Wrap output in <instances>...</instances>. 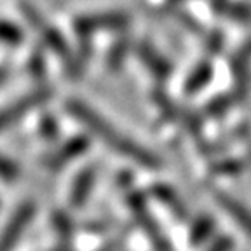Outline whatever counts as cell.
Returning <instances> with one entry per match:
<instances>
[{
    "instance_id": "obj_1",
    "label": "cell",
    "mask_w": 251,
    "mask_h": 251,
    "mask_svg": "<svg viewBox=\"0 0 251 251\" xmlns=\"http://www.w3.org/2000/svg\"><path fill=\"white\" fill-rule=\"evenodd\" d=\"M67 110L72 117L82 122L91 133L96 134L103 143H106L110 149H114L121 155L127 157L133 162L143 166L145 169H150V171L161 168V159L152 150L136 143L127 134H122L114 124H110L103 115H100L87 103L80 101V100H70V101H67Z\"/></svg>"
},
{
    "instance_id": "obj_2",
    "label": "cell",
    "mask_w": 251,
    "mask_h": 251,
    "mask_svg": "<svg viewBox=\"0 0 251 251\" xmlns=\"http://www.w3.org/2000/svg\"><path fill=\"white\" fill-rule=\"evenodd\" d=\"M127 202H129V208H131V211H133L134 220L138 222L141 230L147 234V237H149L150 243L153 244V248H155L157 251H173V246H171V243H169V239L164 237L161 227L157 225L155 218L150 215L145 199H143L140 194H133V196H129Z\"/></svg>"
},
{
    "instance_id": "obj_3",
    "label": "cell",
    "mask_w": 251,
    "mask_h": 251,
    "mask_svg": "<svg viewBox=\"0 0 251 251\" xmlns=\"http://www.w3.org/2000/svg\"><path fill=\"white\" fill-rule=\"evenodd\" d=\"M129 25V16L122 11H106L98 14H84L74 21L77 33L89 37L93 31L103 30H122Z\"/></svg>"
},
{
    "instance_id": "obj_4",
    "label": "cell",
    "mask_w": 251,
    "mask_h": 251,
    "mask_svg": "<svg viewBox=\"0 0 251 251\" xmlns=\"http://www.w3.org/2000/svg\"><path fill=\"white\" fill-rule=\"evenodd\" d=\"M33 215H35V206L31 202H23L16 209L14 215L9 218L7 225H5L4 234H2V251H11L18 244Z\"/></svg>"
},
{
    "instance_id": "obj_5",
    "label": "cell",
    "mask_w": 251,
    "mask_h": 251,
    "mask_svg": "<svg viewBox=\"0 0 251 251\" xmlns=\"http://www.w3.org/2000/svg\"><path fill=\"white\" fill-rule=\"evenodd\" d=\"M51 94L52 93L49 87H40V89H35V91H31V93L25 94L23 98L18 100L16 103H12L11 106H7V108L2 112V126L7 127L12 122L20 121V119L25 117L30 110L37 108V106H40L42 103H46L47 100L51 98Z\"/></svg>"
},
{
    "instance_id": "obj_6",
    "label": "cell",
    "mask_w": 251,
    "mask_h": 251,
    "mask_svg": "<svg viewBox=\"0 0 251 251\" xmlns=\"http://www.w3.org/2000/svg\"><path fill=\"white\" fill-rule=\"evenodd\" d=\"M215 201L235 224L251 237V209L224 190H215Z\"/></svg>"
},
{
    "instance_id": "obj_7",
    "label": "cell",
    "mask_w": 251,
    "mask_h": 251,
    "mask_svg": "<svg viewBox=\"0 0 251 251\" xmlns=\"http://www.w3.org/2000/svg\"><path fill=\"white\" fill-rule=\"evenodd\" d=\"M138 52V58L141 59V63L147 67V70L153 75L155 78H168L171 75V63L161 54V52L153 49L150 44L147 42H141L136 49Z\"/></svg>"
},
{
    "instance_id": "obj_8",
    "label": "cell",
    "mask_w": 251,
    "mask_h": 251,
    "mask_svg": "<svg viewBox=\"0 0 251 251\" xmlns=\"http://www.w3.org/2000/svg\"><path fill=\"white\" fill-rule=\"evenodd\" d=\"M89 149V140L84 136H75L72 140L65 141L58 149V152L49 159L47 166L51 169H61L63 166H67L68 162L75 161L77 157L82 155L86 150Z\"/></svg>"
},
{
    "instance_id": "obj_9",
    "label": "cell",
    "mask_w": 251,
    "mask_h": 251,
    "mask_svg": "<svg viewBox=\"0 0 251 251\" xmlns=\"http://www.w3.org/2000/svg\"><path fill=\"white\" fill-rule=\"evenodd\" d=\"M96 181V169L93 166H87L82 171L75 176L74 183L70 188V196H68V202L72 208H80L86 204V201L89 199V194L93 190V185Z\"/></svg>"
},
{
    "instance_id": "obj_10",
    "label": "cell",
    "mask_w": 251,
    "mask_h": 251,
    "mask_svg": "<svg viewBox=\"0 0 251 251\" xmlns=\"http://www.w3.org/2000/svg\"><path fill=\"white\" fill-rule=\"evenodd\" d=\"M39 31L42 33L44 42L47 44V47H49L52 52H56V54H58L63 61L67 63L68 70H70L72 65H74L75 56H72V51H70V47H68V42H67V39L63 37L61 31H59L58 28H54V26H49L47 23L44 25Z\"/></svg>"
},
{
    "instance_id": "obj_11",
    "label": "cell",
    "mask_w": 251,
    "mask_h": 251,
    "mask_svg": "<svg viewBox=\"0 0 251 251\" xmlns=\"http://www.w3.org/2000/svg\"><path fill=\"white\" fill-rule=\"evenodd\" d=\"M152 196L155 197V199L159 201L162 206H166V208H168L173 215L176 216V218L187 220L188 211H187V208H185V204L181 202V199L178 197V194L175 192L169 185L155 183L152 187Z\"/></svg>"
},
{
    "instance_id": "obj_12",
    "label": "cell",
    "mask_w": 251,
    "mask_h": 251,
    "mask_svg": "<svg viewBox=\"0 0 251 251\" xmlns=\"http://www.w3.org/2000/svg\"><path fill=\"white\" fill-rule=\"evenodd\" d=\"M213 74H215V70H213V65L209 61L197 63L196 67L192 68V72L185 78V86H183L185 93L196 94V93H199V91H202L204 87L211 82Z\"/></svg>"
},
{
    "instance_id": "obj_13",
    "label": "cell",
    "mask_w": 251,
    "mask_h": 251,
    "mask_svg": "<svg viewBox=\"0 0 251 251\" xmlns=\"http://www.w3.org/2000/svg\"><path fill=\"white\" fill-rule=\"evenodd\" d=\"M250 61H251V39L232 58V72H234V77L237 80V87H239L241 93H244V87H246Z\"/></svg>"
},
{
    "instance_id": "obj_14",
    "label": "cell",
    "mask_w": 251,
    "mask_h": 251,
    "mask_svg": "<svg viewBox=\"0 0 251 251\" xmlns=\"http://www.w3.org/2000/svg\"><path fill=\"white\" fill-rule=\"evenodd\" d=\"M213 230H215V222L209 216H201L196 220V224L190 228V234H188V239L192 246H201L206 241L211 237Z\"/></svg>"
},
{
    "instance_id": "obj_15",
    "label": "cell",
    "mask_w": 251,
    "mask_h": 251,
    "mask_svg": "<svg viewBox=\"0 0 251 251\" xmlns=\"http://www.w3.org/2000/svg\"><path fill=\"white\" fill-rule=\"evenodd\" d=\"M126 54H127V40H119L115 46H112V49L108 52V58H106L108 68L117 72L122 67V63H124Z\"/></svg>"
},
{
    "instance_id": "obj_16",
    "label": "cell",
    "mask_w": 251,
    "mask_h": 251,
    "mask_svg": "<svg viewBox=\"0 0 251 251\" xmlns=\"http://www.w3.org/2000/svg\"><path fill=\"white\" fill-rule=\"evenodd\" d=\"M0 37L9 46H18L23 40V31L20 30V26H16L14 23L5 20L2 23V26H0Z\"/></svg>"
},
{
    "instance_id": "obj_17",
    "label": "cell",
    "mask_w": 251,
    "mask_h": 251,
    "mask_svg": "<svg viewBox=\"0 0 251 251\" xmlns=\"http://www.w3.org/2000/svg\"><path fill=\"white\" fill-rule=\"evenodd\" d=\"M241 162L237 159H224V161H218L213 164L211 171L215 175H224V176H235V175H239L241 173Z\"/></svg>"
},
{
    "instance_id": "obj_18",
    "label": "cell",
    "mask_w": 251,
    "mask_h": 251,
    "mask_svg": "<svg viewBox=\"0 0 251 251\" xmlns=\"http://www.w3.org/2000/svg\"><path fill=\"white\" fill-rule=\"evenodd\" d=\"M40 136L44 138L46 141H54L56 138H58L59 134V127H58V121H56L52 115H44L42 119H40Z\"/></svg>"
},
{
    "instance_id": "obj_19",
    "label": "cell",
    "mask_w": 251,
    "mask_h": 251,
    "mask_svg": "<svg viewBox=\"0 0 251 251\" xmlns=\"http://www.w3.org/2000/svg\"><path fill=\"white\" fill-rule=\"evenodd\" d=\"M227 16H230L234 21H239V23H248L251 21V7L243 2H237V4H228L225 9Z\"/></svg>"
},
{
    "instance_id": "obj_20",
    "label": "cell",
    "mask_w": 251,
    "mask_h": 251,
    "mask_svg": "<svg viewBox=\"0 0 251 251\" xmlns=\"http://www.w3.org/2000/svg\"><path fill=\"white\" fill-rule=\"evenodd\" d=\"M54 228L59 235H61L63 241H68L72 237V222L68 220V216L65 213L58 211L54 213Z\"/></svg>"
},
{
    "instance_id": "obj_21",
    "label": "cell",
    "mask_w": 251,
    "mask_h": 251,
    "mask_svg": "<svg viewBox=\"0 0 251 251\" xmlns=\"http://www.w3.org/2000/svg\"><path fill=\"white\" fill-rule=\"evenodd\" d=\"M230 96H216L206 105V110H208L209 115H224L230 106Z\"/></svg>"
},
{
    "instance_id": "obj_22",
    "label": "cell",
    "mask_w": 251,
    "mask_h": 251,
    "mask_svg": "<svg viewBox=\"0 0 251 251\" xmlns=\"http://www.w3.org/2000/svg\"><path fill=\"white\" fill-rule=\"evenodd\" d=\"M0 175H2V180H4L5 183H11V181H14L16 176H18V168H16L14 162H12L11 159H7V157H4V159H2Z\"/></svg>"
},
{
    "instance_id": "obj_23",
    "label": "cell",
    "mask_w": 251,
    "mask_h": 251,
    "mask_svg": "<svg viewBox=\"0 0 251 251\" xmlns=\"http://www.w3.org/2000/svg\"><path fill=\"white\" fill-rule=\"evenodd\" d=\"M232 248H234V243H232L230 237L228 235H222L216 241H213L211 246L208 248V251H232Z\"/></svg>"
},
{
    "instance_id": "obj_24",
    "label": "cell",
    "mask_w": 251,
    "mask_h": 251,
    "mask_svg": "<svg viewBox=\"0 0 251 251\" xmlns=\"http://www.w3.org/2000/svg\"><path fill=\"white\" fill-rule=\"evenodd\" d=\"M178 20L181 21V23L185 25V26L188 28L190 31H194V33H201V25H199V21L197 20H194L192 16H188L187 12H178Z\"/></svg>"
},
{
    "instance_id": "obj_25",
    "label": "cell",
    "mask_w": 251,
    "mask_h": 251,
    "mask_svg": "<svg viewBox=\"0 0 251 251\" xmlns=\"http://www.w3.org/2000/svg\"><path fill=\"white\" fill-rule=\"evenodd\" d=\"M30 70L33 72L35 75H42L44 74V58L39 54V52H35V54L31 56Z\"/></svg>"
},
{
    "instance_id": "obj_26",
    "label": "cell",
    "mask_w": 251,
    "mask_h": 251,
    "mask_svg": "<svg viewBox=\"0 0 251 251\" xmlns=\"http://www.w3.org/2000/svg\"><path fill=\"white\" fill-rule=\"evenodd\" d=\"M222 44H224V37H222V33H220V31H213V33H209V37H208V49L218 51L220 47H222Z\"/></svg>"
},
{
    "instance_id": "obj_27",
    "label": "cell",
    "mask_w": 251,
    "mask_h": 251,
    "mask_svg": "<svg viewBox=\"0 0 251 251\" xmlns=\"http://www.w3.org/2000/svg\"><path fill=\"white\" fill-rule=\"evenodd\" d=\"M211 5L216 12H224L227 9V0H211Z\"/></svg>"
}]
</instances>
